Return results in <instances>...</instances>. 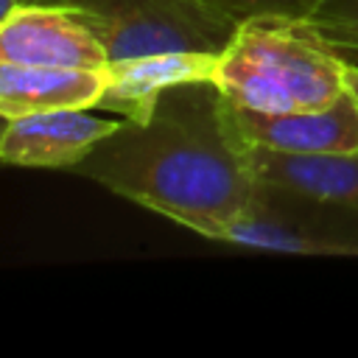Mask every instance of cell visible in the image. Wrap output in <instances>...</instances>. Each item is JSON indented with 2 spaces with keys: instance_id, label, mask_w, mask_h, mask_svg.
I'll use <instances>...</instances> for the list:
<instances>
[{
  "instance_id": "cell-1",
  "label": "cell",
  "mask_w": 358,
  "mask_h": 358,
  "mask_svg": "<svg viewBox=\"0 0 358 358\" xmlns=\"http://www.w3.org/2000/svg\"><path fill=\"white\" fill-rule=\"evenodd\" d=\"M73 173L210 241H221L257 187L249 143L213 81L168 87L145 117H123Z\"/></svg>"
},
{
  "instance_id": "cell-2",
  "label": "cell",
  "mask_w": 358,
  "mask_h": 358,
  "mask_svg": "<svg viewBox=\"0 0 358 358\" xmlns=\"http://www.w3.org/2000/svg\"><path fill=\"white\" fill-rule=\"evenodd\" d=\"M344 64L308 17L266 14L238 22L215 59L213 84L238 109L285 115L336 101L344 92Z\"/></svg>"
},
{
  "instance_id": "cell-3",
  "label": "cell",
  "mask_w": 358,
  "mask_h": 358,
  "mask_svg": "<svg viewBox=\"0 0 358 358\" xmlns=\"http://www.w3.org/2000/svg\"><path fill=\"white\" fill-rule=\"evenodd\" d=\"M73 6L106 48L109 64L171 53L221 56L238 22L207 0H53Z\"/></svg>"
},
{
  "instance_id": "cell-4",
  "label": "cell",
  "mask_w": 358,
  "mask_h": 358,
  "mask_svg": "<svg viewBox=\"0 0 358 358\" xmlns=\"http://www.w3.org/2000/svg\"><path fill=\"white\" fill-rule=\"evenodd\" d=\"M221 243L280 255H358V210L257 182Z\"/></svg>"
},
{
  "instance_id": "cell-5",
  "label": "cell",
  "mask_w": 358,
  "mask_h": 358,
  "mask_svg": "<svg viewBox=\"0 0 358 358\" xmlns=\"http://www.w3.org/2000/svg\"><path fill=\"white\" fill-rule=\"evenodd\" d=\"M0 64L106 70L109 56L78 8L28 0L0 20Z\"/></svg>"
},
{
  "instance_id": "cell-6",
  "label": "cell",
  "mask_w": 358,
  "mask_h": 358,
  "mask_svg": "<svg viewBox=\"0 0 358 358\" xmlns=\"http://www.w3.org/2000/svg\"><path fill=\"white\" fill-rule=\"evenodd\" d=\"M120 120L90 115V109H59L6 120L0 131V165L73 171Z\"/></svg>"
},
{
  "instance_id": "cell-7",
  "label": "cell",
  "mask_w": 358,
  "mask_h": 358,
  "mask_svg": "<svg viewBox=\"0 0 358 358\" xmlns=\"http://www.w3.org/2000/svg\"><path fill=\"white\" fill-rule=\"evenodd\" d=\"M232 115L246 143L260 148L288 154H336L358 148V101L347 90L316 109L263 115L232 106Z\"/></svg>"
},
{
  "instance_id": "cell-8",
  "label": "cell",
  "mask_w": 358,
  "mask_h": 358,
  "mask_svg": "<svg viewBox=\"0 0 358 358\" xmlns=\"http://www.w3.org/2000/svg\"><path fill=\"white\" fill-rule=\"evenodd\" d=\"M106 90V70L0 64V117L14 120L59 109H92Z\"/></svg>"
},
{
  "instance_id": "cell-9",
  "label": "cell",
  "mask_w": 358,
  "mask_h": 358,
  "mask_svg": "<svg viewBox=\"0 0 358 358\" xmlns=\"http://www.w3.org/2000/svg\"><path fill=\"white\" fill-rule=\"evenodd\" d=\"M249 162L257 182L358 210V148L336 154H288L249 143Z\"/></svg>"
},
{
  "instance_id": "cell-10",
  "label": "cell",
  "mask_w": 358,
  "mask_h": 358,
  "mask_svg": "<svg viewBox=\"0 0 358 358\" xmlns=\"http://www.w3.org/2000/svg\"><path fill=\"white\" fill-rule=\"evenodd\" d=\"M218 56L171 53L137 62L106 64V90L98 106L120 112L123 117H145L159 92L185 81H213Z\"/></svg>"
},
{
  "instance_id": "cell-11",
  "label": "cell",
  "mask_w": 358,
  "mask_h": 358,
  "mask_svg": "<svg viewBox=\"0 0 358 358\" xmlns=\"http://www.w3.org/2000/svg\"><path fill=\"white\" fill-rule=\"evenodd\" d=\"M308 20L338 53L358 56V0H319Z\"/></svg>"
},
{
  "instance_id": "cell-12",
  "label": "cell",
  "mask_w": 358,
  "mask_h": 358,
  "mask_svg": "<svg viewBox=\"0 0 358 358\" xmlns=\"http://www.w3.org/2000/svg\"><path fill=\"white\" fill-rule=\"evenodd\" d=\"M224 14H229L235 22L249 17H266V14H282V17H308L319 0H207Z\"/></svg>"
},
{
  "instance_id": "cell-13",
  "label": "cell",
  "mask_w": 358,
  "mask_h": 358,
  "mask_svg": "<svg viewBox=\"0 0 358 358\" xmlns=\"http://www.w3.org/2000/svg\"><path fill=\"white\" fill-rule=\"evenodd\" d=\"M344 90L358 101V64H352V62L344 64Z\"/></svg>"
},
{
  "instance_id": "cell-14",
  "label": "cell",
  "mask_w": 358,
  "mask_h": 358,
  "mask_svg": "<svg viewBox=\"0 0 358 358\" xmlns=\"http://www.w3.org/2000/svg\"><path fill=\"white\" fill-rule=\"evenodd\" d=\"M17 3H25V0H0V20H3V17H6Z\"/></svg>"
},
{
  "instance_id": "cell-15",
  "label": "cell",
  "mask_w": 358,
  "mask_h": 358,
  "mask_svg": "<svg viewBox=\"0 0 358 358\" xmlns=\"http://www.w3.org/2000/svg\"><path fill=\"white\" fill-rule=\"evenodd\" d=\"M3 129H6V117H0V131H3Z\"/></svg>"
},
{
  "instance_id": "cell-16",
  "label": "cell",
  "mask_w": 358,
  "mask_h": 358,
  "mask_svg": "<svg viewBox=\"0 0 358 358\" xmlns=\"http://www.w3.org/2000/svg\"><path fill=\"white\" fill-rule=\"evenodd\" d=\"M25 3H28V0H25Z\"/></svg>"
}]
</instances>
